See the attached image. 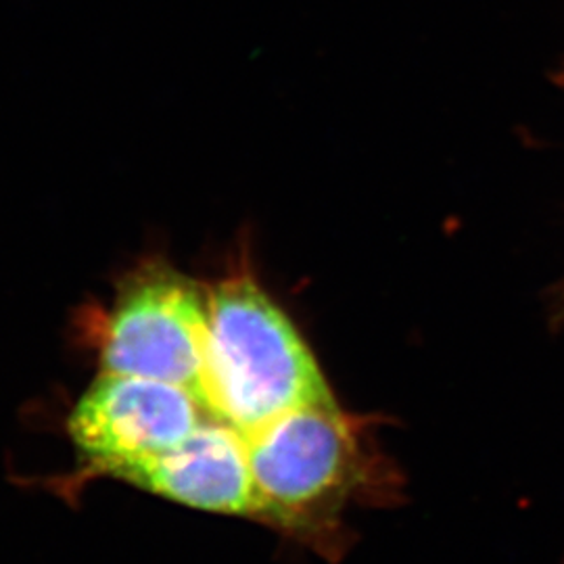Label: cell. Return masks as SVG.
<instances>
[{
  "label": "cell",
  "instance_id": "6da1fadb",
  "mask_svg": "<svg viewBox=\"0 0 564 564\" xmlns=\"http://www.w3.org/2000/svg\"><path fill=\"white\" fill-rule=\"evenodd\" d=\"M182 389L247 454L289 414L337 402L297 328L249 272L207 284L202 368Z\"/></svg>",
  "mask_w": 564,
  "mask_h": 564
},
{
  "label": "cell",
  "instance_id": "7a4b0ae2",
  "mask_svg": "<svg viewBox=\"0 0 564 564\" xmlns=\"http://www.w3.org/2000/svg\"><path fill=\"white\" fill-rule=\"evenodd\" d=\"M207 284L149 263L123 284L99 330L101 372L188 383L202 368Z\"/></svg>",
  "mask_w": 564,
  "mask_h": 564
},
{
  "label": "cell",
  "instance_id": "3957f363",
  "mask_svg": "<svg viewBox=\"0 0 564 564\" xmlns=\"http://www.w3.org/2000/svg\"><path fill=\"white\" fill-rule=\"evenodd\" d=\"M199 405L178 384L101 372L67 419V433L90 477L118 479L184 444Z\"/></svg>",
  "mask_w": 564,
  "mask_h": 564
}]
</instances>
